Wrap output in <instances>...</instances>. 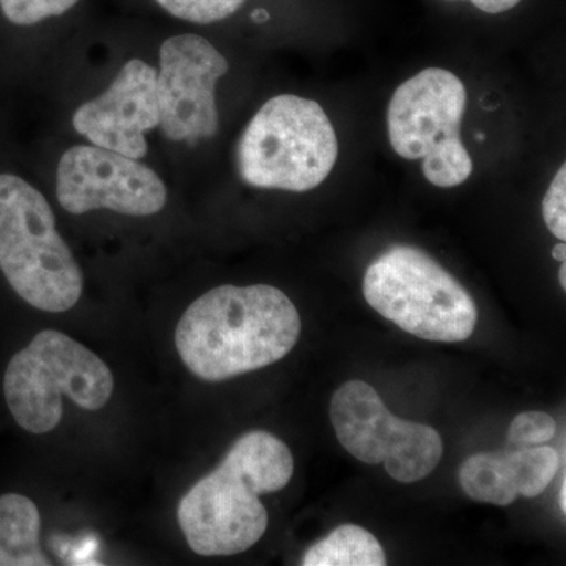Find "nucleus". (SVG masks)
Returning a JSON list of instances; mask_svg holds the SVG:
<instances>
[{
	"instance_id": "1",
	"label": "nucleus",
	"mask_w": 566,
	"mask_h": 566,
	"mask_svg": "<svg viewBox=\"0 0 566 566\" xmlns=\"http://www.w3.org/2000/svg\"><path fill=\"white\" fill-rule=\"evenodd\" d=\"M300 334V312L281 290L221 285L186 308L175 345L193 376L221 382L279 363Z\"/></svg>"
},
{
	"instance_id": "2",
	"label": "nucleus",
	"mask_w": 566,
	"mask_h": 566,
	"mask_svg": "<svg viewBox=\"0 0 566 566\" xmlns=\"http://www.w3.org/2000/svg\"><path fill=\"white\" fill-rule=\"evenodd\" d=\"M293 472V453L281 439L268 431L241 436L218 469L178 504V524L189 547L203 557L251 549L270 523L260 495L283 490Z\"/></svg>"
},
{
	"instance_id": "3",
	"label": "nucleus",
	"mask_w": 566,
	"mask_h": 566,
	"mask_svg": "<svg viewBox=\"0 0 566 566\" xmlns=\"http://www.w3.org/2000/svg\"><path fill=\"white\" fill-rule=\"evenodd\" d=\"M0 271L21 300L51 314L73 308L84 290L50 202L11 174L0 175Z\"/></svg>"
},
{
	"instance_id": "4",
	"label": "nucleus",
	"mask_w": 566,
	"mask_h": 566,
	"mask_svg": "<svg viewBox=\"0 0 566 566\" xmlns=\"http://www.w3.org/2000/svg\"><path fill=\"white\" fill-rule=\"evenodd\" d=\"M337 158V136L326 112L296 95L264 103L245 126L237 150L244 182L290 192L318 188Z\"/></svg>"
},
{
	"instance_id": "5",
	"label": "nucleus",
	"mask_w": 566,
	"mask_h": 566,
	"mask_svg": "<svg viewBox=\"0 0 566 566\" xmlns=\"http://www.w3.org/2000/svg\"><path fill=\"white\" fill-rule=\"evenodd\" d=\"M114 375L102 357L59 331H41L11 357L3 397L22 430L50 433L61 423L62 398L85 411H99L114 394Z\"/></svg>"
},
{
	"instance_id": "6",
	"label": "nucleus",
	"mask_w": 566,
	"mask_h": 566,
	"mask_svg": "<svg viewBox=\"0 0 566 566\" xmlns=\"http://www.w3.org/2000/svg\"><path fill=\"white\" fill-rule=\"evenodd\" d=\"M364 296L379 315L423 340L458 344L475 331L471 294L428 253L394 245L368 266Z\"/></svg>"
},
{
	"instance_id": "7",
	"label": "nucleus",
	"mask_w": 566,
	"mask_h": 566,
	"mask_svg": "<svg viewBox=\"0 0 566 566\" xmlns=\"http://www.w3.org/2000/svg\"><path fill=\"white\" fill-rule=\"evenodd\" d=\"M468 92L455 74L424 69L394 92L387 133L394 151L409 161L423 159V175L438 188H455L474 170L461 139Z\"/></svg>"
},
{
	"instance_id": "8",
	"label": "nucleus",
	"mask_w": 566,
	"mask_h": 566,
	"mask_svg": "<svg viewBox=\"0 0 566 566\" xmlns=\"http://www.w3.org/2000/svg\"><path fill=\"white\" fill-rule=\"evenodd\" d=\"M329 411L346 452L363 463L385 464L397 482H420L444 455V442L434 428L398 419L374 387L359 379L335 390Z\"/></svg>"
},
{
	"instance_id": "9",
	"label": "nucleus",
	"mask_w": 566,
	"mask_h": 566,
	"mask_svg": "<svg viewBox=\"0 0 566 566\" xmlns=\"http://www.w3.org/2000/svg\"><path fill=\"white\" fill-rule=\"evenodd\" d=\"M229 69L221 52L196 33L164 41L156 91L159 128L166 139L196 145L218 134L216 85Z\"/></svg>"
},
{
	"instance_id": "10",
	"label": "nucleus",
	"mask_w": 566,
	"mask_h": 566,
	"mask_svg": "<svg viewBox=\"0 0 566 566\" xmlns=\"http://www.w3.org/2000/svg\"><path fill=\"white\" fill-rule=\"evenodd\" d=\"M55 191L71 214L111 210L145 218L167 203L166 185L155 170L96 145H74L63 153Z\"/></svg>"
},
{
	"instance_id": "11",
	"label": "nucleus",
	"mask_w": 566,
	"mask_h": 566,
	"mask_svg": "<svg viewBox=\"0 0 566 566\" xmlns=\"http://www.w3.org/2000/svg\"><path fill=\"white\" fill-rule=\"evenodd\" d=\"M158 71L140 59L126 62L109 87L74 112L73 126L92 145L129 158L147 156V133L159 128Z\"/></svg>"
},
{
	"instance_id": "12",
	"label": "nucleus",
	"mask_w": 566,
	"mask_h": 566,
	"mask_svg": "<svg viewBox=\"0 0 566 566\" xmlns=\"http://www.w3.org/2000/svg\"><path fill=\"white\" fill-rule=\"evenodd\" d=\"M39 506L28 495H0V566H50L40 545Z\"/></svg>"
},
{
	"instance_id": "13",
	"label": "nucleus",
	"mask_w": 566,
	"mask_h": 566,
	"mask_svg": "<svg viewBox=\"0 0 566 566\" xmlns=\"http://www.w3.org/2000/svg\"><path fill=\"white\" fill-rule=\"evenodd\" d=\"M458 479L461 490L472 501L506 506L520 497L509 452H482L469 457L461 464Z\"/></svg>"
},
{
	"instance_id": "14",
	"label": "nucleus",
	"mask_w": 566,
	"mask_h": 566,
	"mask_svg": "<svg viewBox=\"0 0 566 566\" xmlns=\"http://www.w3.org/2000/svg\"><path fill=\"white\" fill-rule=\"evenodd\" d=\"M386 553L374 534L356 524H344L308 547L304 566H385Z\"/></svg>"
},
{
	"instance_id": "15",
	"label": "nucleus",
	"mask_w": 566,
	"mask_h": 566,
	"mask_svg": "<svg viewBox=\"0 0 566 566\" xmlns=\"http://www.w3.org/2000/svg\"><path fill=\"white\" fill-rule=\"evenodd\" d=\"M510 463L515 472L517 494L536 497L553 482L560 469V457L553 447H516L509 452Z\"/></svg>"
},
{
	"instance_id": "16",
	"label": "nucleus",
	"mask_w": 566,
	"mask_h": 566,
	"mask_svg": "<svg viewBox=\"0 0 566 566\" xmlns=\"http://www.w3.org/2000/svg\"><path fill=\"white\" fill-rule=\"evenodd\" d=\"M178 20L211 24L226 20L244 6L245 0H156Z\"/></svg>"
},
{
	"instance_id": "17",
	"label": "nucleus",
	"mask_w": 566,
	"mask_h": 566,
	"mask_svg": "<svg viewBox=\"0 0 566 566\" xmlns=\"http://www.w3.org/2000/svg\"><path fill=\"white\" fill-rule=\"evenodd\" d=\"M80 0H0V9L7 20L17 25H33L61 17L73 9Z\"/></svg>"
},
{
	"instance_id": "18",
	"label": "nucleus",
	"mask_w": 566,
	"mask_h": 566,
	"mask_svg": "<svg viewBox=\"0 0 566 566\" xmlns=\"http://www.w3.org/2000/svg\"><path fill=\"white\" fill-rule=\"evenodd\" d=\"M556 431V420L547 412L527 411L513 419L509 428V441L515 447L545 446Z\"/></svg>"
},
{
	"instance_id": "19",
	"label": "nucleus",
	"mask_w": 566,
	"mask_h": 566,
	"mask_svg": "<svg viewBox=\"0 0 566 566\" xmlns=\"http://www.w3.org/2000/svg\"><path fill=\"white\" fill-rule=\"evenodd\" d=\"M543 219L558 241L566 240V166L562 164L543 199Z\"/></svg>"
},
{
	"instance_id": "20",
	"label": "nucleus",
	"mask_w": 566,
	"mask_h": 566,
	"mask_svg": "<svg viewBox=\"0 0 566 566\" xmlns=\"http://www.w3.org/2000/svg\"><path fill=\"white\" fill-rule=\"evenodd\" d=\"M447 2H457V0H447ZM471 2L483 13L499 14L515 9L521 0H471Z\"/></svg>"
},
{
	"instance_id": "21",
	"label": "nucleus",
	"mask_w": 566,
	"mask_h": 566,
	"mask_svg": "<svg viewBox=\"0 0 566 566\" xmlns=\"http://www.w3.org/2000/svg\"><path fill=\"white\" fill-rule=\"evenodd\" d=\"M553 256L557 260V262L564 263L566 260V244L565 241L554 245Z\"/></svg>"
},
{
	"instance_id": "22",
	"label": "nucleus",
	"mask_w": 566,
	"mask_h": 566,
	"mask_svg": "<svg viewBox=\"0 0 566 566\" xmlns=\"http://www.w3.org/2000/svg\"><path fill=\"white\" fill-rule=\"evenodd\" d=\"M558 505H560L562 513H566V480H562L560 493H558Z\"/></svg>"
},
{
	"instance_id": "23",
	"label": "nucleus",
	"mask_w": 566,
	"mask_h": 566,
	"mask_svg": "<svg viewBox=\"0 0 566 566\" xmlns=\"http://www.w3.org/2000/svg\"><path fill=\"white\" fill-rule=\"evenodd\" d=\"M558 281H560L562 289L566 290V266H565V262L562 263L560 271H558Z\"/></svg>"
},
{
	"instance_id": "24",
	"label": "nucleus",
	"mask_w": 566,
	"mask_h": 566,
	"mask_svg": "<svg viewBox=\"0 0 566 566\" xmlns=\"http://www.w3.org/2000/svg\"><path fill=\"white\" fill-rule=\"evenodd\" d=\"M253 20L260 21V22L266 21L268 20L266 11H264V10L255 11V13H253Z\"/></svg>"
}]
</instances>
